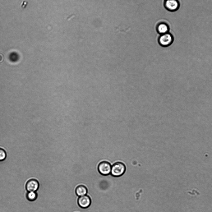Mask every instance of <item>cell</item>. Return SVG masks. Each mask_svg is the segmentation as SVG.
<instances>
[{
  "label": "cell",
  "instance_id": "1",
  "mask_svg": "<svg viewBox=\"0 0 212 212\" xmlns=\"http://www.w3.org/2000/svg\"><path fill=\"white\" fill-rule=\"evenodd\" d=\"M126 170V167L124 164L121 162H117L112 166L110 173L114 177H119L124 173Z\"/></svg>",
  "mask_w": 212,
  "mask_h": 212
},
{
  "label": "cell",
  "instance_id": "2",
  "mask_svg": "<svg viewBox=\"0 0 212 212\" xmlns=\"http://www.w3.org/2000/svg\"><path fill=\"white\" fill-rule=\"evenodd\" d=\"M173 40V36L168 33L162 34L159 37L158 43L161 47L165 48L170 46Z\"/></svg>",
  "mask_w": 212,
  "mask_h": 212
},
{
  "label": "cell",
  "instance_id": "3",
  "mask_svg": "<svg viewBox=\"0 0 212 212\" xmlns=\"http://www.w3.org/2000/svg\"><path fill=\"white\" fill-rule=\"evenodd\" d=\"M111 165L106 161L101 162L98 165V169L99 173L102 175L106 176L111 173Z\"/></svg>",
  "mask_w": 212,
  "mask_h": 212
},
{
  "label": "cell",
  "instance_id": "4",
  "mask_svg": "<svg viewBox=\"0 0 212 212\" xmlns=\"http://www.w3.org/2000/svg\"><path fill=\"white\" fill-rule=\"evenodd\" d=\"M39 183L35 179H31L28 180L25 184V189L27 191H36L39 188Z\"/></svg>",
  "mask_w": 212,
  "mask_h": 212
},
{
  "label": "cell",
  "instance_id": "5",
  "mask_svg": "<svg viewBox=\"0 0 212 212\" xmlns=\"http://www.w3.org/2000/svg\"><path fill=\"white\" fill-rule=\"evenodd\" d=\"M77 203L79 206L83 208L88 207L91 203L90 197L87 195L79 196L77 200Z\"/></svg>",
  "mask_w": 212,
  "mask_h": 212
},
{
  "label": "cell",
  "instance_id": "6",
  "mask_svg": "<svg viewBox=\"0 0 212 212\" xmlns=\"http://www.w3.org/2000/svg\"><path fill=\"white\" fill-rule=\"evenodd\" d=\"M164 5L168 10L174 11L178 9L179 4L177 0H165Z\"/></svg>",
  "mask_w": 212,
  "mask_h": 212
},
{
  "label": "cell",
  "instance_id": "7",
  "mask_svg": "<svg viewBox=\"0 0 212 212\" xmlns=\"http://www.w3.org/2000/svg\"><path fill=\"white\" fill-rule=\"evenodd\" d=\"M87 191V189L86 187L82 185L77 186L75 189V193L76 195L79 196L86 195Z\"/></svg>",
  "mask_w": 212,
  "mask_h": 212
},
{
  "label": "cell",
  "instance_id": "8",
  "mask_svg": "<svg viewBox=\"0 0 212 212\" xmlns=\"http://www.w3.org/2000/svg\"><path fill=\"white\" fill-rule=\"evenodd\" d=\"M157 30L158 33L162 35L168 33V25L166 24L161 23L158 25Z\"/></svg>",
  "mask_w": 212,
  "mask_h": 212
},
{
  "label": "cell",
  "instance_id": "9",
  "mask_svg": "<svg viewBox=\"0 0 212 212\" xmlns=\"http://www.w3.org/2000/svg\"><path fill=\"white\" fill-rule=\"evenodd\" d=\"M26 196L28 200L30 201L35 200L38 197V194L36 191H27Z\"/></svg>",
  "mask_w": 212,
  "mask_h": 212
},
{
  "label": "cell",
  "instance_id": "10",
  "mask_svg": "<svg viewBox=\"0 0 212 212\" xmlns=\"http://www.w3.org/2000/svg\"><path fill=\"white\" fill-rule=\"evenodd\" d=\"M9 60L12 62H15L18 61L19 58L18 54L15 52L11 53L9 55Z\"/></svg>",
  "mask_w": 212,
  "mask_h": 212
},
{
  "label": "cell",
  "instance_id": "11",
  "mask_svg": "<svg viewBox=\"0 0 212 212\" xmlns=\"http://www.w3.org/2000/svg\"><path fill=\"white\" fill-rule=\"evenodd\" d=\"M7 156L6 151L3 149L0 148V161L4 160Z\"/></svg>",
  "mask_w": 212,
  "mask_h": 212
},
{
  "label": "cell",
  "instance_id": "12",
  "mask_svg": "<svg viewBox=\"0 0 212 212\" xmlns=\"http://www.w3.org/2000/svg\"></svg>",
  "mask_w": 212,
  "mask_h": 212
}]
</instances>
